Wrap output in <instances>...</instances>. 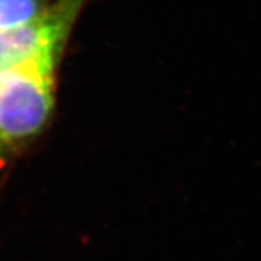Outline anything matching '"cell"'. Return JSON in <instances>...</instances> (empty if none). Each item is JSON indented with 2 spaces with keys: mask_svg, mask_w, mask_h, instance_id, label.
Masks as SVG:
<instances>
[{
  "mask_svg": "<svg viewBox=\"0 0 261 261\" xmlns=\"http://www.w3.org/2000/svg\"><path fill=\"white\" fill-rule=\"evenodd\" d=\"M65 49H49L0 70V181L51 125Z\"/></svg>",
  "mask_w": 261,
  "mask_h": 261,
  "instance_id": "obj_1",
  "label": "cell"
},
{
  "mask_svg": "<svg viewBox=\"0 0 261 261\" xmlns=\"http://www.w3.org/2000/svg\"><path fill=\"white\" fill-rule=\"evenodd\" d=\"M90 0H56L45 12L12 28L0 29V70L49 49H65Z\"/></svg>",
  "mask_w": 261,
  "mask_h": 261,
  "instance_id": "obj_2",
  "label": "cell"
},
{
  "mask_svg": "<svg viewBox=\"0 0 261 261\" xmlns=\"http://www.w3.org/2000/svg\"><path fill=\"white\" fill-rule=\"evenodd\" d=\"M56 0H0V29L12 28L37 18Z\"/></svg>",
  "mask_w": 261,
  "mask_h": 261,
  "instance_id": "obj_3",
  "label": "cell"
}]
</instances>
